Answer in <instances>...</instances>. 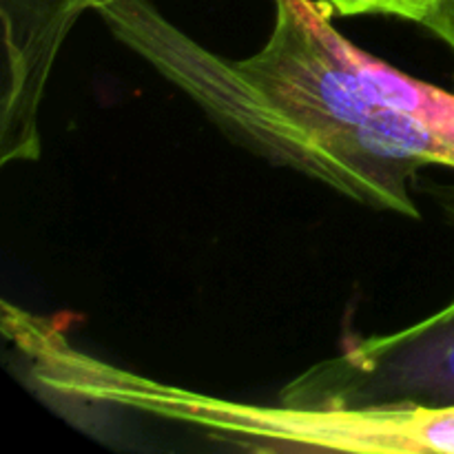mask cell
<instances>
[{
	"mask_svg": "<svg viewBox=\"0 0 454 454\" xmlns=\"http://www.w3.org/2000/svg\"><path fill=\"white\" fill-rule=\"evenodd\" d=\"M118 406L140 419L195 430L224 450L242 452H448L454 408L306 411L233 402L129 371Z\"/></svg>",
	"mask_w": 454,
	"mask_h": 454,
	"instance_id": "7a4b0ae2",
	"label": "cell"
},
{
	"mask_svg": "<svg viewBox=\"0 0 454 454\" xmlns=\"http://www.w3.org/2000/svg\"><path fill=\"white\" fill-rule=\"evenodd\" d=\"M454 53V0H439L419 22Z\"/></svg>",
	"mask_w": 454,
	"mask_h": 454,
	"instance_id": "5b68a950",
	"label": "cell"
},
{
	"mask_svg": "<svg viewBox=\"0 0 454 454\" xmlns=\"http://www.w3.org/2000/svg\"><path fill=\"white\" fill-rule=\"evenodd\" d=\"M109 3L115 0H0L4 27L0 89L3 164L40 158V114L53 65L80 16L96 13Z\"/></svg>",
	"mask_w": 454,
	"mask_h": 454,
	"instance_id": "277c9868",
	"label": "cell"
},
{
	"mask_svg": "<svg viewBox=\"0 0 454 454\" xmlns=\"http://www.w3.org/2000/svg\"><path fill=\"white\" fill-rule=\"evenodd\" d=\"M399 3V16L403 20L421 22L426 18V13L439 3V0H397Z\"/></svg>",
	"mask_w": 454,
	"mask_h": 454,
	"instance_id": "ba28073f",
	"label": "cell"
},
{
	"mask_svg": "<svg viewBox=\"0 0 454 454\" xmlns=\"http://www.w3.org/2000/svg\"><path fill=\"white\" fill-rule=\"evenodd\" d=\"M417 189H424V193L433 200L437 211L442 213L443 222L450 229H454V184L434 180H419L417 182Z\"/></svg>",
	"mask_w": 454,
	"mask_h": 454,
	"instance_id": "52a82bcc",
	"label": "cell"
},
{
	"mask_svg": "<svg viewBox=\"0 0 454 454\" xmlns=\"http://www.w3.org/2000/svg\"><path fill=\"white\" fill-rule=\"evenodd\" d=\"M273 9L269 38L247 58L208 49L151 0H115L96 16L248 153L417 220L421 168H454V93L350 43L326 0Z\"/></svg>",
	"mask_w": 454,
	"mask_h": 454,
	"instance_id": "6da1fadb",
	"label": "cell"
},
{
	"mask_svg": "<svg viewBox=\"0 0 454 454\" xmlns=\"http://www.w3.org/2000/svg\"><path fill=\"white\" fill-rule=\"evenodd\" d=\"M278 403L306 411L454 408V300L403 331L357 340L306 368Z\"/></svg>",
	"mask_w": 454,
	"mask_h": 454,
	"instance_id": "3957f363",
	"label": "cell"
},
{
	"mask_svg": "<svg viewBox=\"0 0 454 454\" xmlns=\"http://www.w3.org/2000/svg\"><path fill=\"white\" fill-rule=\"evenodd\" d=\"M341 16H368V13H381V16H399L397 0H326Z\"/></svg>",
	"mask_w": 454,
	"mask_h": 454,
	"instance_id": "8992f818",
	"label": "cell"
}]
</instances>
